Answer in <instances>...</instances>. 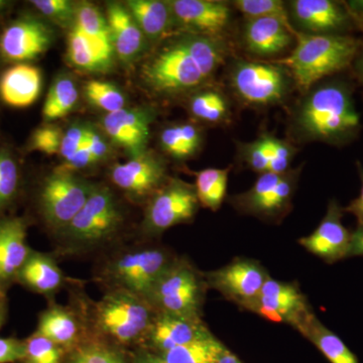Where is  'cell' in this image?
Wrapping results in <instances>:
<instances>
[{
  "instance_id": "9c48e42d",
  "label": "cell",
  "mask_w": 363,
  "mask_h": 363,
  "mask_svg": "<svg viewBox=\"0 0 363 363\" xmlns=\"http://www.w3.org/2000/svg\"><path fill=\"white\" fill-rule=\"evenodd\" d=\"M91 184L74 172L55 169L45 177L39 202L43 217L56 233H62L84 206L92 192Z\"/></svg>"
},
{
  "instance_id": "b9f144b4",
  "label": "cell",
  "mask_w": 363,
  "mask_h": 363,
  "mask_svg": "<svg viewBox=\"0 0 363 363\" xmlns=\"http://www.w3.org/2000/svg\"><path fill=\"white\" fill-rule=\"evenodd\" d=\"M64 131L55 124L45 123L33 130L28 143V150H37L45 155L60 154Z\"/></svg>"
},
{
  "instance_id": "5bb4252c",
  "label": "cell",
  "mask_w": 363,
  "mask_h": 363,
  "mask_svg": "<svg viewBox=\"0 0 363 363\" xmlns=\"http://www.w3.org/2000/svg\"><path fill=\"white\" fill-rule=\"evenodd\" d=\"M54 37L47 21L25 14L9 23L0 35V56L11 63L26 64L44 55Z\"/></svg>"
},
{
  "instance_id": "30bf717a",
  "label": "cell",
  "mask_w": 363,
  "mask_h": 363,
  "mask_svg": "<svg viewBox=\"0 0 363 363\" xmlns=\"http://www.w3.org/2000/svg\"><path fill=\"white\" fill-rule=\"evenodd\" d=\"M200 203L195 186L180 178H169L147 201L143 233L159 236L179 224L194 219Z\"/></svg>"
},
{
  "instance_id": "74e56055",
  "label": "cell",
  "mask_w": 363,
  "mask_h": 363,
  "mask_svg": "<svg viewBox=\"0 0 363 363\" xmlns=\"http://www.w3.org/2000/svg\"><path fill=\"white\" fill-rule=\"evenodd\" d=\"M84 95L91 105L105 114L125 108L126 97L123 91L107 81L91 80L86 83Z\"/></svg>"
},
{
  "instance_id": "ffe728a7",
  "label": "cell",
  "mask_w": 363,
  "mask_h": 363,
  "mask_svg": "<svg viewBox=\"0 0 363 363\" xmlns=\"http://www.w3.org/2000/svg\"><path fill=\"white\" fill-rule=\"evenodd\" d=\"M343 214L344 208L335 199L330 200L319 225L310 235L301 238L298 245L328 264L346 259L351 233L343 225Z\"/></svg>"
},
{
  "instance_id": "83f0119b",
  "label": "cell",
  "mask_w": 363,
  "mask_h": 363,
  "mask_svg": "<svg viewBox=\"0 0 363 363\" xmlns=\"http://www.w3.org/2000/svg\"><path fill=\"white\" fill-rule=\"evenodd\" d=\"M187 108L193 118L209 125H227L233 119L230 99L210 83L189 94Z\"/></svg>"
},
{
  "instance_id": "4fadbf2b",
  "label": "cell",
  "mask_w": 363,
  "mask_h": 363,
  "mask_svg": "<svg viewBox=\"0 0 363 363\" xmlns=\"http://www.w3.org/2000/svg\"><path fill=\"white\" fill-rule=\"evenodd\" d=\"M177 33L225 39L233 23L230 2L220 0H169Z\"/></svg>"
},
{
  "instance_id": "f907efd6",
  "label": "cell",
  "mask_w": 363,
  "mask_h": 363,
  "mask_svg": "<svg viewBox=\"0 0 363 363\" xmlns=\"http://www.w3.org/2000/svg\"><path fill=\"white\" fill-rule=\"evenodd\" d=\"M6 316V293L0 288V328L4 324Z\"/></svg>"
},
{
  "instance_id": "8fae6325",
  "label": "cell",
  "mask_w": 363,
  "mask_h": 363,
  "mask_svg": "<svg viewBox=\"0 0 363 363\" xmlns=\"http://www.w3.org/2000/svg\"><path fill=\"white\" fill-rule=\"evenodd\" d=\"M203 274L208 288L242 309L257 297L271 277L259 262L247 257H236L226 266Z\"/></svg>"
},
{
  "instance_id": "4dcf8cb0",
  "label": "cell",
  "mask_w": 363,
  "mask_h": 363,
  "mask_svg": "<svg viewBox=\"0 0 363 363\" xmlns=\"http://www.w3.org/2000/svg\"><path fill=\"white\" fill-rule=\"evenodd\" d=\"M16 279L30 290L48 296L62 288L65 274L51 255L32 252Z\"/></svg>"
},
{
  "instance_id": "d4e9b609",
  "label": "cell",
  "mask_w": 363,
  "mask_h": 363,
  "mask_svg": "<svg viewBox=\"0 0 363 363\" xmlns=\"http://www.w3.org/2000/svg\"><path fill=\"white\" fill-rule=\"evenodd\" d=\"M37 332L58 344L66 352L89 338L80 315L71 308L57 304L40 315Z\"/></svg>"
},
{
  "instance_id": "484cf974",
  "label": "cell",
  "mask_w": 363,
  "mask_h": 363,
  "mask_svg": "<svg viewBox=\"0 0 363 363\" xmlns=\"http://www.w3.org/2000/svg\"><path fill=\"white\" fill-rule=\"evenodd\" d=\"M42 87L39 68L30 64H16L0 77V98L9 106L26 108L37 101Z\"/></svg>"
},
{
  "instance_id": "3957f363",
  "label": "cell",
  "mask_w": 363,
  "mask_h": 363,
  "mask_svg": "<svg viewBox=\"0 0 363 363\" xmlns=\"http://www.w3.org/2000/svg\"><path fill=\"white\" fill-rule=\"evenodd\" d=\"M360 42L344 35L296 33L290 54L274 63L286 67L302 94L322 79L344 70L354 61Z\"/></svg>"
},
{
  "instance_id": "5b68a950",
  "label": "cell",
  "mask_w": 363,
  "mask_h": 363,
  "mask_svg": "<svg viewBox=\"0 0 363 363\" xmlns=\"http://www.w3.org/2000/svg\"><path fill=\"white\" fill-rule=\"evenodd\" d=\"M227 82L241 104L257 109L285 104L296 88L286 67L241 58L229 64Z\"/></svg>"
},
{
  "instance_id": "2e32d148",
  "label": "cell",
  "mask_w": 363,
  "mask_h": 363,
  "mask_svg": "<svg viewBox=\"0 0 363 363\" xmlns=\"http://www.w3.org/2000/svg\"><path fill=\"white\" fill-rule=\"evenodd\" d=\"M294 30L306 35H342L350 26V11L332 0H292L286 2Z\"/></svg>"
},
{
  "instance_id": "ba28073f",
  "label": "cell",
  "mask_w": 363,
  "mask_h": 363,
  "mask_svg": "<svg viewBox=\"0 0 363 363\" xmlns=\"http://www.w3.org/2000/svg\"><path fill=\"white\" fill-rule=\"evenodd\" d=\"M167 248L138 247L117 253L105 266L104 277L111 289L147 298L160 277L176 259Z\"/></svg>"
},
{
  "instance_id": "7a4b0ae2",
  "label": "cell",
  "mask_w": 363,
  "mask_h": 363,
  "mask_svg": "<svg viewBox=\"0 0 363 363\" xmlns=\"http://www.w3.org/2000/svg\"><path fill=\"white\" fill-rule=\"evenodd\" d=\"M359 126L351 91L340 82L313 86L294 105L289 116V135L294 145H342L354 138Z\"/></svg>"
},
{
  "instance_id": "1f68e13d",
  "label": "cell",
  "mask_w": 363,
  "mask_h": 363,
  "mask_svg": "<svg viewBox=\"0 0 363 363\" xmlns=\"http://www.w3.org/2000/svg\"><path fill=\"white\" fill-rule=\"evenodd\" d=\"M296 329L321 351L330 363H359L354 353L334 332L329 330L314 312L310 313Z\"/></svg>"
},
{
  "instance_id": "836d02e7",
  "label": "cell",
  "mask_w": 363,
  "mask_h": 363,
  "mask_svg": "<svg viewBox=\"0 0 363 363\" xmlns=\"http://www.w3.org/2000/svg\"><path fill=\"white\" fill-rule=\"evenodd\" d=\"M231 169L230 164L224 169L208 168L196 172L194 186L200 205L212 211L220 209L226 198Z\"/></svg>"
},
{
  "instance_id": "9a60e30c",
  "label": "cell",
  "mask_w": 363,
  "mask_h": 363,
  "mask_svg": "<svg viewBox=\"0 0 363 363\" xmlns=\"http://www.w3.org/2000/svg\"><path fill=\"white\" fill-rule=\"evenodd\" d=\"M245 310L255 313L269 321L291 325L295 329L313 312L307 298L297 285L271 277L267 279L257 297Z\"/></svg>"
},
{
  "instance_id": "f5cc1de1",
  "label": "cell",
  "mask_w": 363,
  "mask_h": 363,
  "mask_svg": "<svg viewBox=\"0 0 363 363\" xmlns=\"http://www.w3.org/2000/svg\"><path fill=\"white\" fill-rule=\"evenodd\" d=\"M13 2L6 1V0H0V14L4 13V11H7V9L11 6Z\"/></svg>"
},
{
  "instance_id": "f546056e",
  "label": "cell",
  "mask_w": 363,
  "mask_h": 363,
  "mask_svg": "<svg viewBox=\"0 0 363 363\" xmlns=\"http://www.w3.org/2000/svg\"><path fill=\"white\" fill-rule=\"evenodd\" d=\"M304 168V162L297 168L289 169L284 174L278 186L250 210V216L266 222H281L293 206L294 196L297 191L298 180Z\"/></svg>"
},
{
  "instance_id": "c3c4849f",
  "label": "cell",
  "mask_w": 363,
  "mask_h": 363,
  "mask_svg": "<svg viewBox=\"0 0 363 363\" xmlns=\"http://www.w3.org/2000/svg\"><path fill=\"white\" fill-rule=\"evenodd\" d=\"M128 363H168L159 354L150 350H138V352L128 360Z\"/></svg>"
},
{
  "instance_id": "8d00e7d4",
  "label": "cell",
  "mask_w": 363,
  "mask_h": 363,
  "mask_svg": "<svg viewBox=\"0 0 363 363\" xmlns=\"http://www.w3.org/2000/svg\"><path fill=\"white\" fill-rule=\"evenodd\" d=\"M20 185L18 160L9 147H0V212L13 204L18 197Z\"/></svg>"
},
{
  "instance_id": "681fc988",
  "label": "cell",
  "mask_w": 363,
  "mask_h": 363,
  "mask_svg": "<svg viewBox=\"0 0 363 363\" xmlns=\"http://www.w3.org/2000/svg\"><path fill=\"white\" fill-rule=\"evenodd\" d=\"M354 61H357L355 69H357V77L359 79L360 83H362L363 87V45H360Z\"/></svg>"
},
{
  "instance_id": "bcb514c9",
  "label": "cell",
  "mask_w": 363,
  "mask_h": 363,
  "mask_svg": "<svg viewBox=\"0 0 363 363\" xmlns=\"http://www.w3.org/2000/svg\"><path fill=\"white\" fill-rule=\"evenodd\" d=\"M357 164L360 181H362L360 194L353 199L347 207L344 208V212L352 214L357 218L358 225H363V167L359 162H357Z\"/></svg>"
},
{
  "instance_id": "8992f818",
  "label": "cell",
  "mask_w": 363,
  "mask_h": 363,
  "mask_svg": "<svg viewBox=\"0 0 363 363\" xmlns=\"http://www.w3.org/2000/svg\"><path fill=\"white\" fill-rule=\"evenodd\" d=\"M123 208L111 188L93 186L84 206L61 234L70 250H88L104 245L121 230Z\"/></svg>"
},
{
  "instance_id": "277c9868",
  "label": "cell",
  "mask_w": 363,
  "mask_h": 363,
  "mask_svg": "<svg viewBox=\"0 0 363 363\" xmlns=\"http://www.w3.org/2000/svg\"><path fill=\"white\" fill-rule=\"evenodd\" d=\"M92 312L99 338L117 347L145 342L157 313L147 298L121 289L105 294Z\"/></svg>"
},
{
  "instance_id": "52a82bcc",
  "label": "cell",
  "mask_w": 363,
  "mask_h": 363,
  "mask_svg": "<svg viewBox=\"0 0 363 363\" xmlns=\"http://www.w3.org/2000/svg\"><path fill=\"white\" fill-rule=\"evenodd\" d=\"M207 288L201 272L185 257H176L152 286L147 300L156 312L202 318Z\"/></svg>"
},
{
  "instance_id": "f1b7e54d",
  "label": "cell",
  "mask_w": 363,
  "mask_h": 363,
  "mask_svg": "<svg viewBox=\"0 0 363 363\" xmlns=\"http://www.w3.org/2000/svg\"><path fill=\"white\" fill-rule=\"evenodd\" d=\"M204 130L193 121L169 123L159 135L162 152L177 162L193 159L204 145Z\"/></svg>"
},
{
  "instance_id": "e575fe53",
  "label": "cell",
  "mask_w": 363,
  "mask_h": 363,
  "mask_svg": "<svg viewBox=\"0 0 363 363\" xmlns=\"http://www.w3.org/2000/svg\"><path fill=\"white\" fill-rule=\"evenodd\" d=\"M227 350L213 334L161 353L168 363H218Z\"/></svg>"
},
{
  "instance_id": "ee69618b",
  "label": "cell",
  "mask_w": 363,
  "mask_h": 363,
  "mask_svg": "<svg viewBox=\"0 0 363 363\" xmlns=\"http://www.w3.org/2000/svg\"><path fill=\"white\" fill-rule=\"evenodd\" d=\"M107 136L94 126L87 123L84 145L94 157L96 164L106 161L111 156V143Z\"/></svg>"
},
{
  "instance_id": "d590c367",
  "label": "cell",
  "mask_w": 363,
  "mask_h": 363,
  "mask_svg": "<svg viewBox=\"0 0 363 363\" xmlns=\"http://www.w3.org/2000/svg\"><path fill=\"white\" fill-rule=\"evenodd\" d=\"M64 363H128V359L113 344L89 337L67 352Z\"/></svg>"
},
{
  "instance_id": "e0dca14e",
  "label": "cell",
  "mask_w": 363,
  "mask_h": 363,
  "mask_svg": "<svg viewBox=\"0 0 363 363\" xmlns=\"http://www.w3.org/2000/svg\"><path fill=\"white\" fill-rule=\"evenodd\" d=\"M154 107L138 106L105 114L101 126L111 142L123 147L130 157L147 150L150 124L156 119Z\"/></svg>"
},
{
  "instance_id": "7402d4cb",
  "label": "cell",
  "mask_w": 363,
  "mask_h": 363,
  "mask_svg": "<svg viewBox=\"0 0 363 363\" xmlns=\"http://www.w3.org/2000/svg\"><path fill=\"white\" fill-rule=\"evenodd\" d=\"M105 16L111 28L117 61L124 66H130L142 59L150 43L125 4L108 2Z\"/></svg>"
},
{
  "instance_id": "7dc6e473",
  "label": "cell",
  "mask_w": 363,
  "mask_h": 363,
  "mask_svg": "<svg viewBox=\"0 0 363 363\" xmlns=\"http://www.w3.org/2000/svg\"><path fill=\"white\" fill-rule=\"evenodd\" d=\"M363 257V225H357L351 233L350 250L347 257Z\"/></svg>"
},
{
  "instance_id": "d6986e66",
  "label": "cell",
  "mask_w": 363,
  "mask_h": 363,
  "mask_svg": "<svg viewBox=\"0 0 363 363\" xmlns=\"http://www.w3.org/2000/svg\"><path fill=\"white\" fill-rule=\"evenodd\" d=\"M296 33L290 23L279 18H250L243 23L241 44L255 58H277L293 50Z\"/></svg>"
},
{
  "instance_id": "cb8c5ba5",
  "label": "cell",
  "mask_w": 363,
  "mask_h": 363,
  "mask_svg": "<svg viewBox=\"0 0 363 363\" xmlns=\"http://www.w3.org/2000/svg\"><path fill=\"white\" fill-rule=\"evenodd\" d=\"M28 226L25 219H0V285L16 279L33 250L26 242Z\"/></svg>"
},
{
  "instance_id": "7c38bea8",
  "label": "cell",
  "mask_w": 363,
  "mask_h": 363,
  "mask_svg": "<svg viewBox=\"0 0 363 363\" xmlns=\"http://www.w3.org/2000/svg\"><path fill=\"white\" fill-rule=\"evenodd\" d=\"M112 183L135 202L149 199L166 183L167 162L157 152L147 150L128 162L114 164L111 169Z\"/></svg>"
},
{
  "instance_id": "6da1fadb",
  "label": "cell",
  "mask_w": 363,
  "mask_h": 363,
  "mask_svg": "<svg viewBox=\"0 0 363 363\" xmlns=\"http://www.w3.org/2000/svg\"><path fill=\"white\" fill-rule=\"evenodd\" d=\"M229 55L226 39L174 33L143 64L142 79L157 96L189 95L209 84Z\"/></svg>"
},
{
  "instance_id": "7bdbcfd3",
  "label": "cell",
  "mask_w": 363,
  "mask_h": 363,
  "mask_svg": "<svg viewBox=\"0 0 363 363\" xmlns=\"http://www.w3.org/2000/svg\"><path fill=\"white\" fill-rule=\"evenodd\" d=\"M86 130H87V123H83L71 124L67 128L62 138L59 154L64 162L71 159L83 147L85 143Z\"/></svg>"
},
{
  "instance_id": "ab89813d",
  "label": "cell",
  "mask_w": 363,
  "mask_h": 363,
  "mask_svg": "<svg viewBox=\"0 0 363 363\" xmlns=\"http://www.w3.org/2000/svg\"><path fill=\"white\" fill-rule=\"evenodd\" d=\"M230 4L245 20L277 18L291 25L286 4L281 0H234Z\"/></svg>"
},
{
  "instance_id": "816d5d0a",
  "label": "cell",
  "mask_w": 363,
  "mask_h": 363,
  "mask_svg": "<svg viewBox=\"0 0 363 363\" xmlns=\"http://www.w3.org/2000/svg\"><path fill=\"white\" fill-rule=\"evenodd\" d=\"M218 363H243L241 362L240 358L236 357L234 353L231 352L230 350L227 348L225 351H224L223 354H222V357H220V359H219Z\"/></svg>"
},
{
  "instance_id": "4316f807",
  "label": "cell",
  "mask_w": 363,
  "mask_h": 363,
  "mask_svg": "<svg viewBox=\"0 0 363 363\" xmlns=\"http://www.w3.org/2000/svg\"><path fill=\"white\" fill-rule=\"evenodd\" d=\"M150 45L160 44L176 33L173 14L168 1L128 0L124 2Z\"/></svg>"
},
{
  "instance_id": "f35d334b",
  "label": "cell",
  "mask_w": 363,
  "mask_h": 363,
  "mask_svg": "<svg viewBox=\"0 0 363 363\" xmlns=\"http://www.w3.org/2000/svg\"><path fill=\"white\" fill-rule=\"evenodd\" d=\"M25 350L21 363H64L66 351L37 331L23 340Z\"/></svg>"
},
{
  "instance_id": "f6af8a7d",
  "label": "cell",
  "mask_w": 363,
  "mask_h": 363,
  "mask_svg": "<svg viewBox=\"0 0 363 363\" xmlns=\"http://www.w3.org/2000/svg\"><path fill=\"white\" fill-rule=\"evenodd\" d=\"M25 344L16 338H0V363L21 362Z\"/></svg>"
},
{
  "instance_id": "603a6c76",
  "label": "cell",
  "mask_w": 363,
  "mask_h": 363,
  "mask_svg": "<svg viewBox=\"0 0 363 363\" xmlns=\"http://www.w3.org/2000/svg\"><path fill=\"white\" fill-rule=\"evenodd\" d=\"M67 61L79 71L99 74L111 71L117 59L113 48L91 39L73 25L67 40Z\"/></svg>"
},
{
  "instance_id": "ac0fdd59",
  "label": "cell",
  "mask_w": 363,
  "mask_h": 363,
  "mask_svg": "<svg viewBox=\"0 0 363 363\" xmlns=\"http://www.w3.org/2000/svg\"><path fill=\"white\" fill-rule=\"evenodd\" d=\"M236 157L241 166L255 173L288 172L298 149L292 142L271 133H260L250 142H236Z\"/></svg>"
},
{
  "instance_id": "60d3db41",
  "label": "cell",
  "mask_w": 363,
  "mask_h": 363,
  "mask_svg": "<svg viewBox=\"0 0 363 363\" xmlns=\"http://www.w3.org/2000/svg\"><path fill=\"white\" fill-rule=\"evenodd\" d=\"M30 4L45 18L62 28L70 30L75 23L78 2L70 0H33Z\"/></svg>"
},
{
  "instance_id": "44dd1931",
  "label": "cell",
  "mask_w": 363,
  "mask_h": 363,
  "mask_svg": "<svg viewBox=\"0 0 363 363\" xmlns=\"http://www.w3.org/2000/svg\"><path fill=\"white\" fill-rule=\"evenodd\" d=\"M211 334L202 318L157 312L145 343L150 350L161 354Z\"/></svg>"
},
{
  "instance_id": "d6a6232c",
  "label": "cell",
  "mask_w": 363,
  "mask_h": 363,
  "mask_svg": "<svg viewBox=\"0 0 363 363\" xmlns=\"http://www.w3.org/2000/svg\"><path fill=\"white\" fill-rule=\"evenodd\" d=\"M80 92L75 79L68 74L57 76L52 81L44 107L43 117L47 123L63 118L75 109Z\"/></svg>"
}]
</instances>
